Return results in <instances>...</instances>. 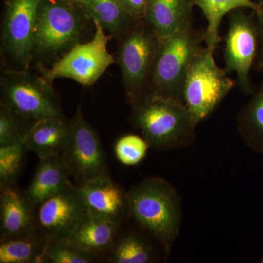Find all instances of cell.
<instances>
[{"mask_svg":"<svg viewBox=\"0 0 263 263\" xmlns=\"http://www.w3.org/2000/svg\"><path fill=\"white\" fill-rule=\"evenodd\" d=\"M86 212L120 226L129 215V195L108 174L78 186Z\"/></svg>","mask_w":263,"mask_h":263,"instance_id":"cell-13","label":"cell"},{"mask_svg":"<svg viewBox=\"0 0 263 263\" xmlns=\"http://www.w3.org/2000/svg\"><path fill=\"white\" fill-rule=\"evenodd\" d=\"M1 238L25 234L36 228V210L26 192L15 184L0 189Z\"/></svg>","mask_w":263,"mask_h":263,"instance_id":"cell-14","label":"cell"},{"mask_svg":"<svg viewBox=\"0 0 263 263\" xmlns=\"http://www.w3.org/2000/svg\"><path fill=\"white\" fill-rule=\"evenodd\" d=\"M71 123L70 138L60 156L66 169L79 185L108 174L98 133L83 116L80 105Z\"/></svg>","mask_w":263,"mask_h":263,"instance_id":"cell-10","label":"cell"},{"mask_svg":"<svg viewBox=\"0 0 263 263\" xmlns=\"http://www.w3.org/2000/svg\"><path fill=\"white\" fill-rule=\"evenodd\" d=\"M36 209V228L47 240L68 239L87 213L78 186L72 183Z\"/></svg>","mask_w":263,"mask_h":263,"instance_id":"cell-12","label":"cell"},{"mask_svg":"<svg viewBox=\"0 0 263 263\" xmlns=\"http://www.w3.org/2000/svg\"><path fill=\"white\" fill-rule=\"evenodd\" d=\"M237 126L246 144L263 155V80L240 110Z\"/></svg>","mask_w":263,"mask_h":263,"instance_id":"cell-21","label":"cell"},{"mask_svg":"<svg viewBox=\"0 0 263 263\" xmlns=\"http://www.w3.org/2000/svg\"><path fill=\"white\" fill-rule=\"evenodd\" d=\"M27 150L24 143L0 146V189L15 184Z\"/></svg>","mask_w":263,"mask_h":263,"instance_id":"cell-25","label":"cell"},{"mask_svg":"<svg viewBox=\"0 0 263 263\" xmlns=\"http://www.w3.org/2000/svg\"><path fill=\"white\" fill-rule=\"evenodd\" d=\"M128 195L129 215L168 252L179 235L181 221V202L174 186L162 178H146Z\"/></svg>","mask_w":263,"mask_h":263,"instance_id":"cell-2","label":"cell"},{"mask_svg":"<svg viewBox=\"0 0 263 263\" xmlns=\"http://www.w3.org/2000/svg\"><path fill=\"white\" fill-rule=\"evenodd\" d=\"M80 7L67 0H41L33 39L32 60H60L79 43L84 28Z\"/></svg>","mask_w":263,"mask_h":263,"instance_id":"cell-4","label":"cell"},{"mask_svg":"<svg viewBox=\"0 0 263 263\" xmlns=\"http://www.w3.org/2000/svg\"><path fill=\"white\" fill-rule=\"evenodd\" d=\"M262 5V10L259 14L256 15L257 28H258L259 48L257 59L254 63V65L256 66L255 68L259 71H263V5Z\"/></svg>","mask_w":263,"mask_h":263,"instance_id":"cell-29","label":"cell"},{"mask_svg":"<svg viewBox=\"0 0 263 263\" xmlns=\"http://www.w3.org/2000/svg\"><path fill=\"white\" fill-rule=\"evenodd\" d=\"M39 160L32 181L25 191L35 209L43 201L72 183L70 174L60 155L49 156Z\"/></svg>","mask_w":263,"mask_h":263,"instance_id":"cell-15","label":"cell"},{"mask_svg":"<svg viewBox=\"0 0 263 263\" xmlns=\"http://www.w3.org/2000/svg\"><path fill=\"white\" fill-rule=\"evenodd\" d=\"M119 226L105 218L86 213L68 240L76 248L88 253L103 252L113 246Z\"/></svg>","mask_w":263,"mask_h":263,"instance_id":"cell-17","label":"cell"},{"mask_svg":"<svg viewBox=\"0 0 263 263\" xmlns=\"http://www.w3.org/2000/svg\"><path fill=\"white\" fill-rule=\"evenodd\" d=\"M45 262L91 263L92 254L76 248L68 239L48 240L45 251Z\"/></svg>","mask_w":263,"mask_h":263,"instance_id":"cell-26","label":"cell"},{"mask_svg":"<svg viewBox=\"0 0 263 263\" xmlns=\"http://www.w3.org/2000/svg\"><path fill=\"white\" fill-rule=\"evenodd\" d=\"M191 3L201 10L206 19L205 43L206 48L213 52H215L220 42L219 27L224 15L243 8L252 10L256 15L262 10V5L252 0H191Z\"/></svg>","mask_w":263,"mask_h":263,"instance_id":"cell-19","label":"cell"},{"mask_svg":"<svg viewBox=\"0 0 263 263\" xmlns=\"http://www.w3.org/2000/svg\"><path fill=\"white\" fill-rule=\"evenodd\" d=\"M193 6L189 0H149L144 18L162 39L193 18Z\"/></svg>","mask_w":263,"mask_h":263,"instance_id":"cell-18","label":"cell"},{"mask_svg":"<svg viewBox=\"0 0 263 263\" xmlns=\"http://www.w3.org/2000/svg\"><path fill=\"white\" fill-rule=\"evenodd\" d=\"M67 1L70 2V3H72V4L77 5V6L80 7L81 8L84 0H67Z\"/></svg>","mask_w":263,"mask_h":263,"instance_id":"cell-30","label":"cell"},{"mask_svg":"<svg viewBox=\"0 0 263 263\" xmlns=\"http://www.w3.org/2000/svg\"><path fill=\"white\" fill-rule=\"evenodd\" d=\"M35 122L0 104V146L24 143Z\"/></svg>","mask_w":263,"mask_h":263,"instance_id":"cell-24","label":"cell"},{"mask_svg":"<svg viewBox=\"0 0 263 263\" xmlns=\"http://www.w3.org/2000/svg\"><path fill=\"white\" fill-rule=\"evenodd\" d=\"M70 133L71 123L65 117L43 119L33 124L24 143L39 159L60 155Z\"/></svg>","mask_w":263,"mask_h":263,"instance_id":"cell-16","label":"cell"},{"mask_svg":"<svg viewBox=\"0 0 263 263\" xmlns=\"http://www.w3.org/2000/svg\"><path fill=\"white\" fill-rule=\"evenodd\" d=\"M214 53L202 48L189 67L183 82V103L197 124L209 117L235 86V81L216 64Z\"/></svg>","mask_w":263,"mask_h":263,"instance_id":"cell-7","label":"cell"},{"mask_svg":"<svg viewBox=\"0 0 263 263\" xmlns=\"http://www.w3.org/2000/svg\"><path fill=\"white\" fill-rule=\"evenodd\" d=\"M258 48L255 13L248 14L242 9L230 12L224 42V70L228 74L235 73L240 91L250 96L255 91L250 72L255 63Z\"/></svg>","mask_w":263,"mask_h":263,"instance_id":"cell-9","label":"cell"},{"mask_svg":"<svg viewBox=\"0 0 263 263\" xmlns=\"http://www.w3.org/2000/svg\"><path fill=\"white\" fill-rule=\"evenodd\" d=\"M131 105L132 124L150 148L175 149L195 141L198 124L183 102L148 90Z\"/></svg>","mask_w":263,"mask_h":263,"instance_id":"cell-1","label":"cell"},{"mask_svg":"<svg viewBox=\"0 0 263 263\" xmlns=\"http://www.w3.org/2000/svg\"><path fill=\"white\" fill-rule=\"evenodd\" d=\"M205 43V31L195 28L190 19L173 34L162 38L148 90L183 102L186 72Z\"/></svg>","mask_w":263,"mask_h":263,"instance_id":"cell-3","label":"cell"},{"mask_svg":"<svg viewBox=\"0 0 263 263\" xmlns=\"http://www.w3.org/2000/svg\"><path fill=\"white\" fill-rule=\"evenodd\" d=\"M41 0H6L1 29L3 54L17 70H28L32 62L33 39Z\"/></svg>","mask_w":263,"mask_h":263,"instance_id":"cell-11","label":"cell"},{"mask_svg":"<svg viewBox=\"0 0 263 263\" xmlns=\"http://www.w3.org/2000/svg\"><path fill=\"white\" fill-rule=\"evenodd\" d=\"M261 262H263V257H262V259H261Z\"/></svg>","mask_w":263,"mask_h":263,"instance_id":"cell-32","label":"cell"},{"mask_svg":"<svg viewBox=\"0 0 263 263\" xmlns=\"http://www.w3.org/2000/svg\"><path fill=\"white\" fill-rule=\"evenodd\" d=\"M81 8L87 18L117 37H121L135 21L124 10L120 0H84Z\"/></svg>","mask_w":263,"mask_h":263,"instance_id":"cell-22","label":"cell"},{"mask_svg":"<svg viewBox=\"0 0 263 263\" xmlns=\"http://www.w3.org/2000/svg\"><path fill=\"white\" fill-rule=\"evenodd\" d=\"M92 22L95 32L91 41L78 43L51 67L40 68L41 75L49 82L58 79H68L84 86H91L115 63L107 48L109 37L105 29L98 22Z\"/></svg>","mask_w":263,"mask_h":263,"instance_id":"cell-8","label":"cell"},{"mask_svg":"<svg viewBox=\"0 0 263 263\" xmlns=\"http://www.w3.org/2000/svg\"><path fill=\"white\" fill-rule=\"evenodd\" d=\"M257 3H259L260 5H263V0H258V2Z\"/></svg>","mask_w":263,"mask_h":263,"instance_id":"cell-31","label":"cell"},{"mask_svg":"<svg viewBox=\"0 0 263 263\" xmlns=\"http://www.w3.org/2000/svg\"><path fill=\"white\" fill-rule=\"evenodd\" d=\"M1 103L33 121L65 118L52 83L28 70L10 69L0 78Z\"/></svg>","mask_w":263,"mask_h":263,"instance_id":"cell-6","label":"cell"},{"mask_svg":"<svg viewBox=\"0 0 263 263\" xmlns=\"http://www.w3.org/2000/svg\"><path fill=\"white\" fill-rule=\"evenodd\" d=\"M149 0H120L124 10L134 20L144 18Z\"/></svg>","mask_w":263,"mask_h":263,"instance_id":"cell-28","label":"cell"},{"mask_svg":"<svg viewBox=\"0 0 263 263\" xmlns=\"http://www.w3.org/2000/svg\"><path fill=\"white\" fill-rule=\"evenodd\" d=\"M121 37L118 60L126 95L133 104L148 91L161 38L145 18L135 20Z\"/></svg>","mask_w":263,"mask_h":263,"instance_id":"cell-5","label":"cell"},{"mask_svg":"<svg viewBox=\"0 0 263 263\" xmlns=\"http://www.w3.org/2000/svg\"><path fill=\"white\" fill-rule=\"evenodd\" d=\"M110 262L148 263L154 259L153 248L145 238L135 233H127L115 240Z\"/></svg>","mask_w":263,"mask_h":263,"instance_id":"cell-23","label":"cell"},{"mask_svg":"<svg viewBox=\"0 0 263 263\" xmlns=\"http://www.w3.org/2000/svg\"><path fill=\"white\" fill-rule=\"evenodd\" d=\"M48 240L37 229L0 240V263H43Z\"/></svg>","mask_w":263,"mask_h":263,"instance_id":"cell-20","label":"cell"},{"mask_svg":"<svg viewBox=\"0 0 263 263\" xmlns=\"http://www.w3.org/2000/svg\"><path fill=\"white\" fill-rule=\"evenodd\" d=\"M148 148L149 145L143 137L126 135L118 140L114 152L121 163L126 166H135L145 158Z\"/></svg>","mask_w":263,"mask_h":263,"instance_id":"cell-27","label":"cell"}]
</instances>
